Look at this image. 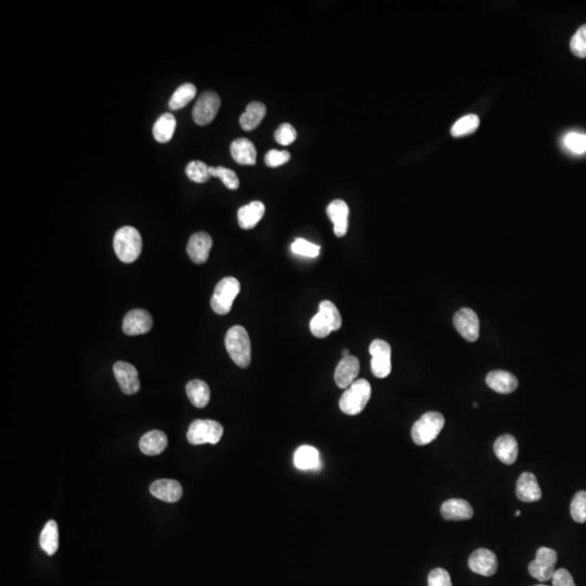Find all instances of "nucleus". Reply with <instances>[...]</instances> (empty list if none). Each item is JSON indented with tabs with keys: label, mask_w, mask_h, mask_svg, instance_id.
<instances>
[{
	"label": "nucleus",
	"mask_w": 586,
	"mask_h": 586,
	"mask_svg": "<svg viewBox=\"0 0 586 586\" xmlns=\"http://www.w3.org/2000/svg\"><path fill=\"white\" fill-rule=\"evenodd\" d=\"M113 246L118 259L123 263H133L142 253V235L136 228L124 226L114 235Z\"/></svg>",
	"instance_id": "1"
},
{
	"label": "nucleus",
	"mask_w": 586,
	"mask_h": 586,
	"mask_svg": "<svg viewBox=\"0 0 586 586\" xmlns=\"http://www.w3.org/2000/svg\"><path fill=\"white\" fill-rule=\"evenodd\" d=\"M225 346L237 366L249 367L251 363V342L248 331L242 326H233L228 330L225 337Z\"/></svg>",
	"instance_id": "2"
},
{
	"label": "nucleus",
	"mask_w": 586,
	"mask_h": 586,
	"mask_svg": "<svg viewBox=\"0 0 586 586\" xmlns=\"http://www.w3.org/2000/svg\"><path fill=\"white\" fill-rule=\"evenodd\" d=\"M370 396H372L370 383L366 379L356 380L341 396L339 407L346 415L355 416L364 411L367 403L370 400Z\"/></svg>",
	"instance_id": "3"
},
{
	"label": "nucleus",
	"mask_w": 586,
	"mask_h": 586,
	"mask_svg": "<svg viewBox=\"0 0 586 586\" xmlns=\"http://www.w3.org/2000/svg\"><path fill=\"white\" fill-rule=\"evenodd\" d=\"M342 326V317L340 311L331 301L324 300L320 302L318 313L311 318L309 329L316 337H328L333 331H337Z\"/></svg>",
	"instance_id": "4"
},
{
	"label": "nucleus",
	"mask_w": 586,
	"mask_h": 586,
	"mask_svg": "<svg viewBox=\"0 0 586 586\" xmlns=\"http://www.w3.org/2000/svg\"><path fill=\"white\" fill-rule=\"evenodd\" d=\"M442 413L429 411L422 415L411 428V439L417 445H426L437 439L444 426Z\"/></svg>",
	"instance_id": "5"
},
{
	"label": "nucleus",
	"mask_w": 586,
	"mask_h": 586,
	"mask_svg": "<svg viewBox=\"0 0 586 586\" xmlns=\"http://www.w3.org/2000/svg\"><path fill=\"white\" fill-rule=\"evenodd\" d=\"M222 433L224 428L220 422L211 419H198L189 426L187 440L192 445L218 444Z\"/></svg>",
	"instance_id": "6"
},
{
	"label": "nucleus",
	"mask_w": 586,
	"mask_h": 586,
	"mask_svg": "<svg viewBox=\"0 0 586 586\" xmlns=\"http://www.w3.org/2000/svg\"><path fill=\"white\" fill-rule=\"evenodd\" d=\"M239 292H240V283L238 279H235V277H226L220 280L211 298V307L213 311L218 315L228 314Z\"/></svg>",
	"instance_id": "7"
},
{
	"label": "nucleus",
	"mask_w": 586,
	"mask_h": 586,
	"mask_svg": "<svg viewBox=\"0 0 586 586\" xmlns=\"http://www.w3.org/2000/svg\"><path fill=\"white\" fill-rule=\"evenodd\" d=\"M556 563L557 552L548 547H541L537 550L535 559L528 565V573L539 581H550L555 573Z\"/></svg>",
	"instance_id": "8"
},
{
	"label": "nucleus",
	"mask_w": 586,
	"mask_h": 586,
	"mask_svg": "<svg viewBox=\"0 0 586 586\" xmlns=\"http://www.w3.org/2000/svg\"><path fill=\"white\" fill-rule=\"evenodd\" d=\"M369 353L372 355L370 367L374 377L387 378L392 370L390 344L380 339L374 340L369 346Z\"/></svg>",
	"instance_id": "9"
},
{
	"label": "nucleus",
	"mask_w": 586,
	"mask_h": 586,
	"mask_svg": "<svg viewBox=\"0 0 586 586\" xmlns=\"http://www.w3.org/2000/svg\"><path fill=\"white\" fill-rule=\"evenodd\" d=\"M220 107V96L216 92H205L200 94L192 110L194 123L200 126L211 123L218 114Z\"/></svg>",
	"instance_id": "10"
},
{
	"label": "nucleus",
	"mask_w": 586,
	"mask_h": 586,
	"mask_svg": "<svg viewBox=\"0 0 586 586\" xmlns=\"http://www.w3.org/2000/svg\"><path fill=\"white\" fill-rule=\"evenodd\" d=\"M453 324L461 337L469 342H476L479 339V317L471 309H459L453 317Z\"/></svg>",
	"instance_id": "11"
},
{
	"label": "nucleus",
	"mask_w": 586,
	"mask_h": 586,
	"mask_svg": "<svg viewBox=\"0 0 586 586\" xmlns=\"http://www.w3.org/2000/svg\"><path fill=\"white\" fill-rule=\"evenodd\" d=\"M113 372L124 394L133 396L138 392L140 389V381H139L136 367L127 361H116L113 366Z\"/></svg>",
	"instance_id": "12"
},
{
	"label": "nucleus",
	"mask_w": 586,
	"mask_h": 586,
	"mask_svg": "<svg viewBox=\"0 0 586 586\" xmlns=\"http://www.w3.org/2000/svg\"><path fill=\"white\" fill-rule=\"evenodd\" d=\"M468 565L471 571L476 574L492 576L498 571V558L492 550L479 548L471 554Z\"/></svg>",
	"instance_id": "13"
},
{
	"label": "nucleus",
	"mask_w": 586,
	"mask_h": 586,
	"mask_svg": "<svg viewBox=\"0 0 586 586\" xmlns=\"http://www.w3.org/2000/svg\"><path fill=\"white\" fill-rule=\"evenodd\" d=\"M153 326V320L149 311L144 309H133L124 317L123 331L127 335H144L149 333Z\"/></svg>",
	"instance_id": "14"
},
{
	"label": "nucleus",
	"mask_w": 586,
	"mask_h": 586,
	"mask_svg": "<svg viewBox=\"0 0 586 586\" xmlns=\"http://www.w3.org/2000/svg\"><path fill=\"white\" fill-rule=\"evenodd\" d=\"M213 240L209 233L205 231L194 233L189 239L187 246V253L192 262L196 264H203L209 259V254L212 249Z\"/></svg>",
	"instance_id": "15"
},
{
	"label": "nucleus",
	"mask_w": 586,
	"mask_h": 586,
	"mask_svg": "<svg viewBox=\"0 0 586 586\" xmlns=\"http://www.w3.org/2000/svg\"><path fill=\"white\" fill-rule=\"evenodd\" d=\"M359 361L355 356L343 357L335 370V385L340 389H348L359 376Z\"/></svg>",
	"instance_id": "16"
},
{
	"label": "nucleus",
	"mask_w": 586,
	"mask_h": 586,
	"mask_svg": "<svg viewBox=\"0 0 586 586\" xmlns=\"http://www.w3.org/2000/svg\"><path fill=\"white\" fill-rule=\"evenodd\" d=\"M515 495L519 500L526 502H537L542 498V491L539 487L537 476L531 472H524L518 478Z\"/></svg>",
	"instance_id": "17"
},
{
	"label": "nucleus",
	"mask_w": 586,
	"mask_h": 586,
	"mask_svg": "<svg viewBox=\"0 0 586 586\" xmlns=\"http://www.w3.org/2000/svg\"><path fill=\"white\" fill-rule=\"evenodd\" d=\"M150 493L166 502H176L183 496V487L176 480L160 479L150 485Z\"/></svg>",
	"instance_id": "18"
},
{
	"label": "nucleus",
	"mask_w": 586,
	"mask_h": 586,
	"mask_svg": "<svg viewBox=\"0 0 586 586\" xmlns=\"http://www.w3.org/2000/svg\"><path fill=\"white\" fill-rule=\"evenodd\" d=\"M348 207L343 200H335L327 207V214L333 224V233L341 238L348 233Z\"/></svg>",
	"instance_id": "19"
},
{
	"label": "nucleus",
	"mask_w": 586,
	"mask_h": 586,
	"mask_svg": "<svg viewBox=\"0 0 586 586\" xmlns=\"http://www.w3.org/2000/svg\"><path fill=\"white\" fill-rule=\"evenodd\" d=\"M441 515L445 520H469L474 517V508L467 500L450 498L441 506Z\"/></svg>",
	"instance_id": "20"
},
{
	"label": "nucleus",
	"mask_w": 586,
	"mask_h": 586,
	"mask_svg": "<svg viewBox=\"0 0 586 586\" xmlns=\"http://www.w3.org/2000/svg\"><path fill=\"white\" fill-rule=\"evenodd\" d=\"M293 463L300 470H318L322 467L320 452L311 445H302L296 448Z\"/></svg>",
	"instance_id": "21"
},
{
	"label": "nucleus",
	"mask_w": 586,
	"mask_h": 586,
	"mask_svg": "<svg viewBox=\"0 0 586 586\" xmlns=\"http://www.w3.org/2000/svg\"><path fill=\"white\" fill-rule=\"evenodd\" d=\"M487 385L495 392L509 394L518 387V379L505 370H493L487 376Z\"/></svg>",
	"instance_id": "22"
},
{
	"label": "nucleus",
	"mask_w": 586,
	"mask_h": 586,
	"mask_svg": "<svg viewBox=\"0 0 586 586\" xmlns=\"http://www.w3.org/2000/svg\"><path fill=\"white\" fill-rule=\"evenodd\" d=\"M494 453L502 463L513 465L518 458V442L515 437L504 435L498 437L494 443Z\"/></svg>",
	"instance_id": "23"
},
{
	"label": "nucleus",
	"mask_w": 586,
	"mask_h": 586,
	"mask_svg": "<svg viewBox=\"0 0 586 586\" xmlns=\"http://www.w3.org/2000/svg\"><path fill=\"white\" fill-rule=\"evenodd\" d=\"M265 207L261 201H253L238 211V222L242 229L249 231L259 224L264 216Z\"/></svg>",
	"instance_id": "24"
},
{
	"label": "nucleus",
	"mask_w": 586,
	"mask_h": 586,
	"mask_svg": "<svg viewBox=\"0 0 586 586\" xmlns=\"http://www.w3.org/2000/svg\"><path fill=\"white\" fill-rule=\"evenodd\" d=\"M168 437L164 432L153 430L142 435L139 442V448L144 455L155 456L162 453L168 446Z\"/></svg>",
	"instance_id": "25"
},
{
	"label": "nucleus",
	"mask_w": 586,
	"mask_h": 586,
	"mask_svg": "<svg viewBox=\"0 0 586 586\" xmlns=\"http://www.w3.org/2000/svg\"><path fill=\"white\" fill-rule=\"evenodd\" d=\"M231 157L239 164L254 165L257 163V149L249 139L238 138L231 144Z\"/></svg>",
	"instance_id": "26"
},
{
	"label": "nucleus",
	"mask_w": 586,
	"mask_h": 586,
	"mask_svg": "<svg viewBox=\"0 0 586 586\" xmlns=\"http://www.w3.org/2000/svg\"><path fill=\"white\" fill-rule=\"evenodd\" d=\"M186 393L191 404L198 409H203L209 404L211 391L207 382L199 379L191 380L187 383Z\"/></svg>",
	"instance_id": "27"
},
{
	"label": "nucleus",
	"mask_w": 586,
	"mask_h": 586,
	"mask_svg": "<svg viewBox=\"0 0 586 586\" xmlns=\"http://www.w3.org/2000/svg\"><path fill=\"white\" fill-rule=\"evenodd\" d=\"M266 116V107L262 103H251L246 105V111L239 118L241 127L244 131H253L261 124Z\"/></svg>",
	"instance_id": "28"
},
{
	"label": "nucleus",
	"mask_w": 586,
	"mask_h": 586,
	"mask_svg": "<svg viewBox=\"0 0 586 586\" xmlns=\"http://www.w3.org/2000/svg\"><path fill=\"white\" fill-rule=\"evenodd\" d=\"M176 129V118L170 113H164L153 126V137L160 144L170 142Z\"/></svg>",
	"instance_id": "29"
},
{
	"label": "nucleus",
	"mask_w": 586,
	"mask_h": 586,
	"mask_svg": "<svg viewBox=\"0 0 586 586\" xmlns=\"http://www.w3.org/2000/svg\"><path fill=\"white\" fill-rule=\"evenodd\" d=\"M40 544L47 555H55L59 548L58 524L55 520L48 521L40 533Z\"/></svg>",
	"instance_id": "30"
},
{
	"label": "nucleus",
	"mask_w": 586,
	"mask_h": 586,
	"mask_svg": "<svg viewBox=\"0 0 586 586\" xmlns=\"http://www.w3.org/2000/svg\"><path fill=\"white\" fill-rule=\"evenodd\" d=\"M196 94V88L194 84L186 83V84L181 85L176 89L173 96L170 97V103H168L170 109L172 110L183 109V107H186L189 103L194 99Z\"/></svg>",
	"instance_id": "31"
},
{
	"label": "nucleus",
	"mask_w": 586,
	"mask_h": 586,
	"mask_svg": "<svg viewBox=\"0 0 586 586\" xmlns=\"http://www.w3.org/2000/svg\"><path fill=\"white\" fill-rule=\"evenodd\" d=\"M480 120L478 116L474 114H468V116H463L454 124L453 127L450 129V133L454 137H463L469 135V133H474L479 127Z\"/></svg>",
	"instance_id": "32"
},
{
	"label": "nucleus",
	"mask_w": 586,
	"mask_h": 586,
	"mask_svg": "<svg viewBox=\"0 0 586 586\" xmlns=\"http://www.w3.org/2000/svg\"><path fill=\"white\" fill-rule=\"evenodd\" d=\"M186 174L190 181L194 183H207L212 177L209 174V166L201 161H191L186 168Z\"/></svg>",
	"instance_id": "33"
},
{
	"label": "nucleus",
	"mask_w": 586,
	"mask_h": 586,
	"mask_svg": "<svg viewBox=\"0 0 586 586\" xmlns=\"http://www.w3.org/2000/svg\"><path fill=\"white\" fill-rule=\"evenodd\" d=\"M563 146L576 155H583L586 152V133L570 131L563 137Z\"/></svg>",
	"instance_id": "34"
},
{
	"label": "nucleus",
	"mask_w": 586,
	"mask_h": 586,
	"mask_svg": "<svg viewBox=\"0 0 586 586\" xmlns=\"http://www.w3.org/2000/svg\"><path fill=\"white\" fill-rule=\"evenodd\" d=\"M209 174L212 177L220 178L224 185L231 190H235L240 186L238 176L229 168H222V166H216V168L209 166Z\"/></svg>",
	"instance_id": "35"
},
{
	"label": "nucleus",
	"mask_w": 586,
	"mask_h": 586,
	"mask_svg": "<svg viewBox=\"0 0 586 586\" xmlns=\"http://www.w3.org/2000/svg\"><path fill=\"white\" fill-rule=\"evenodd\" d=\"M571 517L578 524L586 522V492L580 491L573 498L570 505Z\"/></svg>",
	"instance_id": "36"
},
{
	"label": "nucleus",
	"mask_w": 586,
	"mask_h": 586,
	"mask_svg": "<svg viewBox=\"0 0 586 586\" xmlns=\"http://www.w3.org/2000/svg\"><path fill=\"white\" fill-rule=\"evenodd\" d=\"M291 251L302 257H317L320 253V246L311 244L305 239L298 238L291 244Z\"/></svg>",
	"instance_id": "37"
},
{
	"label": "nucleus",
	"mask_w": 586,
	"mask_h": 586,
	"mask_svg": "<svg viewBox=\"0 0 586 586\" xmlns=\"http://www.w3.org/2000/svg\"><path fill=\"white\" fill-rule=\"evenodd\" d=\"M570 49L573 55L578 58H586V24L582 25L573 35L570 42Z\"/></svg>",
	"instance_id": "38"
},
{
	"label": "nucleus",
	"mask_w": 586,
	"mask_h": 586,
	"mask_svg": "<svg viewBox=\"0 0 586 586\" xmlns=\"http://www.w3.org/2000/svg\"><path fill=\"white\" fill-rule=\"evenodd\" d=\"M296 131L290 124L285 123L278 127L275 133L276 142L281 146H289L296 139Z\"/></svg>",
	"instance_id": "39"
},
{
	"label": "nucleus",
	"mask_w": 586,
	"mask_h": 586,
	"mask_svg": "<svg viewBox=\"0 0 586 586\" xmlns=\"http://www.w3.org/2000/svg\"><path fill=\"white\" fill-rule=\"evenodd\" d=\"M290 153L288 151H279V150H270L265 155V163L270 168H278L280 165L285 164L290 160Z\"/></svg>",
	"instance_id": "40"
},
{
	"label": "nucleus",
	"mask_w": 586,
	"mask_h": 586,
	"mask_svg": "<svg viewBox=\"0 0 586 586\" xmlns=\"http://www.w3.org/2000/svg\"><path fill=\"white\" fill-rule=\"evenodd\" d=\"M428 586H453L450 573L442 568L432 570L428 576Z\"/></svg>",
	"instance_id": "41"
},
{
	"label": "nucleus",
	"mask_w": 586,
	"mask_h": 586,
	"mask_svg": "<svg viewBox=\"0 0 586 586\" xmlns=\"http://www.w3.org/2000/svg\"><path fill=\"white\" fill-rule=\"evenodd\" d=\"M552 586H576L571 573L567 569L556 570L552 578Z\"/></svg>",
	"instance_id": "42"
},
{
	"label": "nucleus",
	"mask_w": 586,
	"mask_h": 586,
	"mask_svg": "<svg viewBox=\"0 0 586 586\" xmlns=\"http://www.w3.org/2000/svg\"><path fill=\"white\" fill-rule=\"evenodd\" d=\"M342 356L343 357H348V356H350V354H348V350H346H346H343Z\"/></svg>",
	"instance_id": "43"
},
{
	"label": "nucleus",
	"mask_w": 586,
	"mask_h": 586,
	"mask_svg": "<svg viewBox=\"0 0 586 586\" xmlns=\"http://www.w3.org/2000/svg\"><path fill=\"white\" fill-rule=\"evenodd\" d=\"M515 515H517V517H518V515H521V511H515Z\"/></svg>",
	"instance_id": "44"
},
{
	"label": "nucleus",
	"mask_w": 586,
	"mask_h": 586,
	"mask_svg": "<svg viewBox=\"0 0 586 586\" xmlns=\"http://www.w3.org/2000/svg\"><path fill=\"white\" fill-rule=\"evenodd\" d=\"M534 586H548V585H545V584H539V585H534Z\"/></svg>",
	"instance_id": "45"
},
{
	"label": "nucleus",
	"mask_w": 586,
	"mask_h": 586,
	"mask_svg": "<svg viewBox=\"0 0 586 586\" xmlns=\"http://www.w3.org/2000/svg\"><path fill=\"white\" fill-rule=\"evenodd\" d=\"M474 407H478V403H474Z\"/></svg>",
	"instance_id": "46"
}]
</instances>
